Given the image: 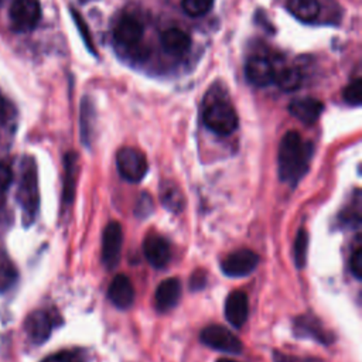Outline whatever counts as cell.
I'll list each match as a JSON object with an SVG mask.
<instances>
[{"instance_id":"cell-1","label":"cell","mask_w":362,"mask_h":362,"mask_svg":"<svg viewBox=\"0 0 362 362\" xmlns=\"http://www.w3.org/2000/svg\"><path fill=\"white\" fill-rule=\"evenodd\" d=\"M313 153L314 147L310 141L303 140V137L294 130L287 132L279 146V178L283 182L296 187L307 174Z\"/></svg>"},{"instance_id":"cell-2","label":"cell","mask_w":362,"mask_h":362,"mask_svg":"<svg viewBox=\"0 0 362 362\" xmlns=\"http://www.w3.org/2000/svg\"><path fill=\"white\" fill-rule=\"evenodd\" d=\"M17 198L21 205L23 218L25 223H31L37 215L38 205H40L37 165L31 157H25L23 161Z\"/></svg>"},{"instance_id":"cell-3","label":"cell","mask_w":362,"mask_h":362,"mask_svg":"<svg viewBox=\"0 0 362 362\" xmlns=\"http://www.w3.org/2000/svg\"><path fill=\"white\" fill-rule=\"evenodd\" d=\"M204 124L219 136H228L238 127V115L235 107L223 99H214L205 103L202 113Z\"/></svg>"},{"instance_id":"cell-4","label":"cell","mask_w":362,"mask_h":362,"mask_svg":"<svg viewBox=\"0 0 362 362\" xmlns=\"http://www.w3.org/2000/svg\"><path fill=\"white\" fill-rule=\"evenodd\" d=\"M117 171L129 182H139L147 173V160L144 154L134 147H123L116 154Z\"/></svg>"},{"instance_id":"cell-5","label":"cell","mask_w":362,"mask_h":362,"mask_svg":"<svg viewBox=\"0 0 362 362\" xmlns=\"http://www.w3.org/2000/svg\"><path fill=\"white\" fill-rule=\"evenodd\" d=\"M199 339L204 345L225 354L238 355L242 352V341L222 325H208L201 334Z\"/></svg>"},{"instance_id":"cell-6","label":"cell","mask_w":362,"mask_h":362,"mask_svg":"<svg viewBox=\"0 0 362 362\" xmlns=\"http://www.w3.org/2000/svg\"><path fill=\"white\" fill-rule=\"evenodd\" d=\"M41 18L40 0H14L10 7V21L16 31L27 33L35 28Z\"/></svg>"},{"instance_id":"cell-7","label":"cell","mask_w":362,"mask_h":362,"mask_svg":"<svg viewBox=\"0 0 362 362\" xmlns=\"http://www.w3.org/2000/svg\"><path fill=\"white\" fill-rule=\"evenodd\" d=\"M259 263V256L250 249H239L229 253L221 263L222 273L229 277H245L250 274Z\"/></svg>"},{"instance_id":"cell-8","label":"cell","mask_w":362,"mask_h":362,"mask_svg":"<svg viewBox=\"0 0 362 362\" xmlns=\"http://www.w3.org/2000/svg\"><path fill=\"white\" fill-rule=\"evenodd\" d=\"M123 243V229L119 222H110L106 225L102 236V263L106 269L116 267Z\"/></svg>"},{"instance_id":"cell-9","label":"cell","mask_w":362,"mask_h":362,"mask_svg":"<svg viewBox=\"0 0 362 362\" xmlns=\"http://www.w3.org/2000/svg\"><path fill=\"white\" fill-rule=\"evenodd\" d=\"M293 331L296 337L310 338L324 345H329L335 339L334 334L325 329L321 321L313 314H303L300 317H296L293 324Z\"/></svg>"},{"instance_id":"cell-10","label":"cell","mask_w":362,"mask_h":362,"mask_svg":"<svg viewBox=\"0 0 362 362\" xmlns=\"http://www.w3.org/2000/svg\"><path fill=\"white\" fill-rule=\"evenodd\" d=\"M143 253L147 262L156 269H163L171 259L170 243L158 233H148L144 238Z\"/></svg>"},{"instance_id":"cell-11","label":"cell","mask_w":362,"mask_h":362,"mask_svg":"<svg viewBox=\"0 0 362 362\" xmlns=\"http://www.w3.org/2000/svg\"><path fill=\"white\" fill-rule=\"evenodd\" d=\"M143 25L132 16H123L113 28L115 41L126 48L134 47L143 38Z\"/></svg>"},{"instance_id":"cell-12","label":"cell","mask_w":362,"mask_h":362,"mask_svg":"<svg viewBox=\"0 0 362 362\" xmlns=\"http://www.w3.org/2000/svg\"><path fill=\"white\" fill-rule=\"evenodd\" d=\"M223 310L228 322L235 328H240L249 317V300L246 293L240 290L232 291L225 300Z\"/></svg>"},{"instance_id":"cell-13","label":"cell","mask_w":362,"mask_h":362,"mask_svg":"<svg viewBox=\"0 0 362 362\" xmlns=\"http://www.w3.org/2000/svg\"><path fill=\"white\" fill-rule=\"evenodd\" d=\"M54 320L52 317L42 310L33 311L25 320V331L31 342L42 344L45 342L52 331Z\"/></svg>"},{"instance_id":"cell-14","label":"cell","mask_w":362,"mask_h":362,"mask_svg":"<svg viewBox=\"0 0 362 362\" xmlns=\"http://www.w3.org/2000/svg\"><path fill=\"white\" fill-rule=\"evenodd\" d=\"M180 298H181V283L175 277L163 280L156 288L154 303H156L157 311L160 313L173 310L178 304Z\"/></svg>"},{"instance_id":"cell-15","label":"cell","mask_w":362,"mask_h":362,"mask_svg":"<svg viewBox=\"0 0 362 362\" xmlns=\"http://www.w3.org/2000/svg\"><path fill=\"white\" fill-rule=\"evenodd\" d=\"M109 300L120 310L129 308L134 301V287L124 274H116L107 288Z\"/></svg>"},{"instance_id":"cell-16","label":"cell","mask_w":362,"mask_h":362,"mask_svg":"<svg viewBox=\"0 0 362 362\" xmlns=\"http://www.w3.org/2000/svg\"><path fill=\"white\" fill-rule=\"evenodd\" d=\"M247 81L255 86H266L273 82L274 68L272 62L264 57H252L245 68Z\"/></svg>"},{"instance_id":"cell-17","label":"cell","mask_w":362,"mask_h":362,"mask_svg":"<svg viewBox=\"0 0 362 362\" xmlns=\"http://www.w3.org/2000/svg\"><path fill=\"white\" fill-rule=\"evenodd\" d=\"M288 110L296 119H298L304 124H314L320 119L324 110V105L315 98H300L294 99L290 103Z\"/></svg>"},{"instance_id":"cell-18","label":"cell","mask_w":362,"mask_h":362,"mask_svg":"<svg viewBox=\"0 0 362 362\" xmlns=\"http://www.w3.org/2000/svg\"><path fill=\"white\" fill-rule=\"evenodd\" d=\"M161 45L167 54L182 55L189 49L191 38L181 28L173 27L161 34Z\"/></svg>"},{"instance_id":"cell-19","label":"cell","mask_w":362,"mask_h":362,"mask_svg":"<svg viewBox=\"0 0 362 362\" xmlns=\"http://www.w3.org/2000/svg\"><path fill=\"white\" fill-rule=\"evenodd\" d=\"M288 11L300 21L311 23L320 14L318 0H287Z\"/></svg>"},{"instance_id":"cell-20","label":"cell","mask_w":362,"mask_h":362,"mask_svg":"<svg viewBox=\"0 0 362 362\" xmlns=\"http://www.w3.org/2000/svg\"><path fill=\"white\" fill-rule=\"evenodd\" d=\"M78 174V156L75 153H68L65 156V178H64V194L65 202H71L75 194V182Z\"/></svg>"},{"instance_id":"cell-21","label":"cell","mask_w":362,"mask_h":362,"mask_svg":"<svg viewBox=\"0 0 362 362\" xmlns=\"http://www.w3.org/2000/svg\"><path fill=\"white\" fill-rule=\"evenodd\" d=\"M81 136H82V141L83 144H86L88 147L90 146V143L93 141L95 137V110L90 102L83 100L82 106H81Z\"/></svg>"},{"instance_id":"cell-22","label":"cell","mask_w":362,"mask_h":362,"mask_svg":"<svg viewBox=\"0 0 362 362\" xmlns=\"http://www.w3.org/2000/svg\"><path fill=\"white\" fill-rule=\"evenodd\" d=\"M273 81L277 83V86L283 90H294L301 85L303 75L301 71L296 66H284L280 71H274Z\"/></svg>"},{"instance_id":"cell-23","label":"cell","mask_w":362,"mask_h":362,"mask_svg":"<svg viewBox=\"0 0 362 362\" xmlns=\"http://www.w3.org/2000/svg\"><path fill=\"white\" fill-rule=\"evenodd\" d=\"M161 202L163 205L168 209V211H173V212H178L182 209L184 206V197H182V192L181 189L173 184L171 181H167V182H163L161 184Z\"/></svg>"},{"instance_id":"cell-24","label":"cell","mask_w":362,"mask_h":362,"mask_svg":"<svg viewBox=\"0 0 362 362\" xmlns=\"http://www.w3.org/2000/svg\"><path fill=\"white\" fill-rule=\"evenodd\" d=\"M341 226L345 228H356L361 223V197L359 191H355V197L351 199L349 205L344 206L341 214L338 215Z\"/></svg>"},{"instance_id":"cell-25","label":"cell","mask_w":362,"mask_h":362,"mask_svg":"<svg viewBox=\"0 0 362 362\" xmlns=\"http://www.w3.org/2000/svg\"><path fill=\"white\" fill-rule=\"evenodd\" d=\"M307 252H308V233L304 229H300L294 239L293 253H294V263L298 269H303L307 263Z\"/></svg>"},{"instance_id":"cell-26","label":"cell","mask_w":362,"mask_h":362,"mask_svg":"<svg viewBox=\"0 0 362 362\" xmlns=\"http://www.w3.org/2000/svg\"><path fill=\"white\" fill-rule=\"evenodd\" d=\"M214 6V0H182L184 11L191 17H201L206 14Z\"/></svg>"},{"instance_id":"cell-27","label":"cell","mask_w":362,"mask_h":362,"mask_svg":"<svg viewBox=\"0 0 362 362\" xmlns=\"http://www.w3.org/2000/svg\"><path fill=\"white\" fill-rule=\"evenodd\" d=\"M345 102L351 106H359L362 100V81L358 78L354 82H351L342 93Z\"/></svg>"},{"instance_id":"cell-28","label":"cell","mask_w":362,"mask_h":362,"mask_svg":"<svg viewBox=\"0 0 362 362\" xmlns=\"http://www.w3.org/2000/svg\"><path fill=\"white\" fill-rule=\"evenodd\" d=\"M17 280V272L10 264H0V293L7 291Z\"/></svg>"},{"instance_id":"cell-29","label":"cell","mask_w":362,"mask_h":362,"mask_svg":"<svg viewBox=\"0 0 362 362\" xmlns=\"http://www.w3.org/2000/svg\"><path fill=\"white\" fill-rule=\"evenodd\" d=\"M154 209V202H153V198L143 192L139 199H137V204H136V208H134V214L139 216V218H147L148 215H151Z\"/></svg>"},{"instance_id":"cell-30","label":"cell","mask_w":362,"mask_h":362,"mask_svg":"<svg viewBox=\"0 0 362 362\" xmlns=\"http://www.w3.org/2000/svg\"><path fill=\"white\" fill-rule=\"evenodd\" d=\"M83 355L78 351H62L48 356L44 362H85Z\"/></svg>"},{"instance_id":"cell-31","label":"cell","mask_w":362,"mask_h":362,"mask_svg":"<svg viewBox=\"0 0 362 362\" xmlns=\"http://www.w3.org/2000/svg\"><path fill=\"white\" fill-rule=\"evenodd\" d=\"M349 269L356 280L362 279V247L361 246H356L355 250L352 252L349 259Z\"/></svg>"},{"instance_id":"cell-32","label":"cell","mask_w":362,"mask_h":362,"mask_svg":"<svg viewBox=\"0 0 362 362\" xmlns=\"http://www.w3.org/2000/svg\"><path fill=\"white\" fill-rule=\"evenodd\" d=\"M273 359H274V362H322L318 358L296 356V355H288V354L279 352V351H273Z\"/></svg>"},{"instance_id":"cell-33","label":"cell","mask_w":362,"mask_h":362,"mask_svg":"<svg viewBox=\"0 0 362 362\" xmlns=\"http://www.w3.org/2000/svg\"><path fill=\"white\" fill-rule=\"evenodd\" d=\"M11 181H13V174H11L10 167L0 163V194L7 191Z\"/></svg>"},{"instance_id":"cell-34","label":"cell","mask_w":362,"mask_h":362,"mask_svg":"<svg viewBox=\"0 0 362 362\" xmlns=\"http://www.w3.org/2000/svg\"><path fill=\"white\" fill-rule=\"evenodd\" d=\"M205 283H206V277L202 270H197L192 273L191 280H189L191 290H201V288H204Z\"/></svg>"},{"instance_id":"cell-35","label":"cell","mask_w":362,"mask_h":362,"mask_svg":"<svg viewBox=\"0 0 362 362\" xmlns=\"http://www.w3.org/2000/svg\"><path fill=\"white\" fill-rule=\"evenodd\" d=\"M7 116H8V105L6 99L0 96V124L7 120Z\"/></svg>"},{"instance_id":"cell-36","label":"cell","mask_w":362,"mask_h":362,"mask_svg":"<svg viewBox=\"0 0 362 362\" xmlns=\"http://www.w3.org/2000/svg\"><path fill=\"white\" fill-rule=\"evenodd\" d=\"M216 362H238V361H233V359H229V358H221Z\"/></svg>"}]
</instances>
